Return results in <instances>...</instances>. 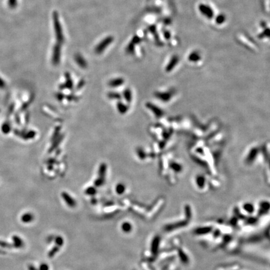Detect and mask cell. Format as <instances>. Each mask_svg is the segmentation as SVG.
Here are the masks:
<instances>
[{"mask_svg": "<svg viewBox=\"0 0 270 270\" xmlns=\"http://www.w3.org/2000/svg\"><path fill=\"white\" fill-rule=\"evenodd\" d=\"M122 230L125 233H129L132 230V226L128 222H125L123 223L122 226Z\"/></svg>", "mask_w": 270, "mask_h": 270, "instance_id": "12", "label": "cell"}, {"mask_svg": "<svg viewBox=\"0 0 270 270\" xmlns=\"http://www.w3.org/2000/svg\"><path fill=\"white\" fill-rule=\"evenodd\" d=\"M124 83V80L122 78H117L110 80L108 83V85L110 87L117 88L121 86Z\"/></svg>", "mask_w": 270, "mask_h": 270, "instance_id": "5", "label": "cell"}, {"mask_svg": "<svg viewBox=\"0 0 270 270\" xmlns=\"http://www.w3.org/2000/svg\"><path fill=\"white\" fill-rule=\"evenodd\" d=\"M114 40V38L113 36H109L107 38H104V39L101 41L99 44L96 46L95 48V52L97 54H101L104 51V50L107 48L110 44H112Z\"/></svg>", "mask_w": 270, "mask_h": 270, "instance_id": "2", "label": "cell"}, {"mask_svg": "<svg viewBox=\"0 0 270 270\" xmlns=\"http://www.w3.org/2000/svg\"><path fill=\"white\" fill-rule=\"evenodd\" d=\"M75 61L78 65L82 68H86L88 66L87 62L84 59V58L80 54H77L75 56Z\"/></svg>", "mask_w": 270, "mask_h": 270, "instance_id": "6", "label": "cell"}, {"mask_svg": "<svg viewBox=\"0 0 270 270\" xmlns=\"http://www.w3.org/2000/svg\"><path fill=\"white\" fill-rule=\"evenodd\" d=\"M59 251V247H55L53 248L51 252L49 253V257H53L54 255Z\"/></svg>", "mask_w": 270, "mask_h": 270, "instance_id": "22", "label": "cell"}, {"mask_svg": "<svg viewBox=\"0 0 270 270\" xmlns=\"http://www.w3.org/2000/svg\"><path fill=\"white\" fill-rule=\"evenodd\" d=\"M104 183V179H103V178H98L95 181V185L96 186H102Z\"/></svg>", "mask_w": 270, "mask_h": 270, "instance_id": "18", "label": "cell"}, {"mask_svg": "<svg viewBox=\"0 0 270 270\" xmlns=\"http://www.w3.org/2000/svg\"><path fill=\"white\" fill-rule=\"evenodd\" d=\"M146 107L149 109H150L151 112L155 114L157 117H160L161 114H162V113H161V109H159L157 107H156V106L154 105L153 104L151 103H148L146 104Z\"/></svg>", "mask_w": 270, "mask_h": 270, "instance_id": "7", "label": "cell"}, {"mask_svg": "<svg viewBox=\"0 0 270 270\" xmlns=\"http://www.w3.org/2000/svg\"><path fill=\"white\" fill-rule=\"evenodd\" d=\"M107 165H106L105 163H101L99 167V170H98L99 178L104 179V178L106 176V173H107Z\"/></svg>", "mask_w": 270, "mask_h": 270, "instance_id": "9", "label": "cell"}, {"mask_svg": "<svg viewBox=\"0 0 270 270\" xmlns=\"http://www.w3.org/2000/svg\"><path fill=\"white\" fill-rule=\"evenodd\" d=\"M137 155L138 157L141 159V160H143V159L146 157L145 156V152L143 151V149H138L137 151Z\"/></svg>", "mask_w": 270, "mask_h": 270, "instance_id": "19", "label": "cell"}, {"mask_svg": "<svg viewBox=\"0 0 270 270\" xmlns=\"http://www.w3.org/2000/svg\"><path fill=\"white\" fill-rule=\"evenodd\" d=\"M123 97L127 103H131L133 98L131 90H129V88H126V90H124V91H123Z\"/></svg>", "mask_w": 270, "mask_h": 270, "instance_id": "10", "label": "cell"}, {"mask_svg": "<svg viewBox=\"0 0 270 270\" xmlns=\"http://www.w3.org/2000/svg\"><path fill=\"white\" fill-rule=\"evenodd\" d=\"M108 98L110 99H119L121 98V96L118 93L116 92H110L108 94Z\"/></svg>", "mask_w": 270, "mask_h": 270, "instance_id": "17", "label": "cell"}, {"mask_svg": "<svg viewBox=\"0 0 270 270\" xmlns=\"http://www.w3.org/2000/svg\"><path fill=\"white\" fill-rule=\"evenodd\" d=\"M53 26L55 28V32L56 35V40L59 43H62L64 41L65 38L63 33L62 27L59 20L58 14L56 11H54L53 14Z\"/></svg>", "mask_w": 270, "mask_h": 270, "instance_id": "1", "label": "cell"}, {"mask_svg": "<svg viewBox=\"0 0 270 270\" xmlns=\"http://www.w3.org/2000/svg\"><path fill=\"white\" fill-rule=\"evenodd\" d=\"M139 41H140V39H139V38L138 36H134L133 38V40H132V43H133L134 45L136 44V43H139Z\"/></svg>", "mask_w": 270, "mask_h": 270, "instance_id": "23", "label": "cell"}, {"mask_svg": "<svg viewBox=\"0 0 270 270\" xmlns=\"http://www.w3.org/2000/svg\"><path fill=\"white\" fill-rule=\"evenodd\" d=\"M158 242H159V239L156 238L154 239L153 240V242L152 243V246H151V252L153 253H155L156 252V251H157V247H158Z\"/></svg>", "mask_w": 270, "mask_h": 270, "instance_id": "14", "label": "cell"}, {"mask_svg": "<svg viewBox=\"0 0 270 270\" xmlns=\"http://www.w3.org/2000/svg\"><path fill=\"white\" fill-rule=\"evenodd\" d=\"M8 5L11 8H14L17 6V0H8Z\"/></svg>", "mask_w": 270, "mask_h": 270, "instance_id": "20", "label": "cell"}, {"mask_svg": "<svg viewBox=\"0 0 270 270\" xmlns=\"http://www.w3.org/2000/svg\"><path fill=\"white\" fill-rule=\"evenodd\" d=\"M126 190V186L123 183H118L116 186V191L119 195H122Z\"/></svg>", "mask_w": 270, "mask_h": 270, "instance_id": "11", "label": "cell"}, {"mask_svg": "<svg viewBox=\"0 0 270 270\" xmlns=\"http://www.w3.org/2000/svg\"><path fill=\"white\" fill-rule=\"evenodd\" d=\"M61 59V46L60 44H56L53 48L52 56V62L55 65L59 64Z\"/></svg>", "mask_w": 270, "mask_h": 270, "instance_id": "3", "label": "cell"}, {"mask_svg": "<svg viewBox=\"0 0 270 270\" xmlns=\"http://www.w3.org/2000/svg\"><path fill=\"white\" fill-rule=\"evenodd\" d=\"M117 108L118 112L122 114L126 113L128 111V106L126 104H125L124 103H123V102H121V101H119V102L117 103Z\"/></svg>", "mask_w": 270, "mask_h": 270, "instance_id": "8", "label": "cell"}, {"mask_svg": "<svg viewBox=\"0 0 270 270\" xmlns=\"http://www.w3.org/2000/svg\"><path fill=\"white\" fill-rule=\"evenodd\" d=\"M49 267H48L46 264H42L40 266V270H48Z\"/></svg>", "mask_w": 270, "mask_h": 270, "instance_id": "24", "label": "cell"}, {"mask_svg": "<svg viewBox=\"0 0 270 270\" xmlns=\"http://www.w3.org/2000/svg\"><path fill=\"white\" fill-rule=\"evenodd\" d=\"M63 199L66 202V203L68 206L71 207V208H73L76 205V201L72 198L68 193L66 192H63L61 194Z\"/></svg>", "mask_w": 270, "mask_h": 270, "instance_id": "4", "label": "cell"}, {"mask_svg": "<svg viewBox=\"0 0 270 270\" xmlns=\"http://www.w3.org/2000/svg\"><path fill=\"white\" fill-rule=\"evenodd\" d=\"M66 86L69 88H71L72 86H73V82H72V80L71 79V77L69 74H66Z\"/></svg>", "mask_w": 270, "mask_h": 270, "instance_id": "16", "label": "cell"}, {"mask_svg": "<svg viewBox=\"0 0 270 270\" xmlns=\"http://www.w3.org/2000/svg\"><path fill=\"white\" fill-rule=\"evenodd\" d=\"M96 190L93 186L88 187L85 191V193L88 195H94L96 194Z\"/></svg>", "mask_w": 270, "mask_h": 270, "instance_id": "15", "label": "cell"}, {"mask_svg": "<svg viewBox=\"0 0 270 270\" xmlns=\"http://www.w3.org/2000/svg\"><path fill=\"white\" fill-rule=\"evenodd\" d=\"M21 220H22V221H23V222L29 223V222H30V221H31L33 220V216L31 214H30V213L25 214V215H24L22 216Z\"/></svg>", "mask_w": 270, "mask_h": 270, "instance_id": "13", "label": "cell"}, {"mask_svg": "<svg viewBox=\"0 0 270 270\" xmlns=\"http://www.w3.org/2000/svg\"><path fill=\"white\" fill-rule=\"evenodd\" d=\"M56 243L58 246V247H61V246L64 243L63 239L61 236H58V237L56 238Z\"/></svg>", "mask_w": 270, "mask_h": 270, "instance_id": "21", "label": "cell"}]
</instances>
